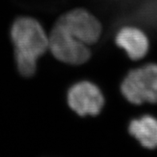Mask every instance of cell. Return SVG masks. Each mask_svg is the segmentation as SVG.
Segmentation results:
<instances>
[{
  "label": "cell",
  "mask_w": 157,
  "mask_h": 157,
  "mask_svg": "<svg viewBox=\"0 0 157 157\" xmlns=\"http://www.w3.org/2000/svg\"><path fill=\"white\" fill-rule=\"evenodd\" d=\"M48 39L50 52L61 62L71 65H80L91 57L88 45L74 37L59 23H56L48 35Z\"/></svg>",
  "instance_id": "3"
},
{
  "label": "cell",
  "mask_w": 157,
  "mask_h": 157,
  "mask_svg": "<svg viewBox=\"0 0 157 157\" xmlns=\"http://www.w3.org/2000/svg\"><path fill=\"white\" fill-rule=\"evenodd\" d=\"M67 103L78 116H97L104 106V97L96 85L81 81L69 89Z\"/></svg>",
  "instance_id": "5"
},
{
  "label": "cell",
  "mask_w": 157,
  "mask_h": 157,
  "mask_svg": "<svg viewBox=\"0 0 157 157\" xmlns=\"http://www.w3.org/2000/svg\"><path fill=\"white\" fill-rule=\"evenodd\" d=\"M116 44L126 52L132 60H140L147 56L150 42L142 30L133 27H124L116 36Z\"/></svg>",
  "instance_id": "6"
},
{
  "label": "cell",
  "mask_w": 157,
  "mask_h": 157,
  "mask_svg": "<svg viewBox=\"0 0 157 157\" xmlns=\"http://www.w3.org/2000/svg\"><path fill=\"white\" fill-rule=\"evenodd\" d=\"M121 92L133 104H157V63H151L131 71L121 84Z\"/></svg>",
  "instance_id": "2"
},
{
  "label": "cell",
  "mask_w": 157,
  "mask_h": 157,
  "mask_svg": "<svg viewBox=\"0 0 157 157\" xmlns=\"http://www.w3.org/2000/svg\"><path fill=\"white\" fill-rule=\"evenodd\" d=\"M128 131L145 148L157 149V118L145 115L131 121Z\"/></svg>",
  "instance_id": "7"
},
{
  "label": "cell",
  "mask_w": 157,
  "mask_h": 157,
  "mask_svg": "<svg viewBox=\"0 0 157 157\" xmlns=\"http://www.w3.org/2000/svg\"><path fill=\"white\" fill-rule=\"evenodd\" d=\"M57 23L87 45L95 44L102 33V26L99 20L83 9L71 10L60 17Z\"/></svg>",
  "instance_id": "4"
},
{
  "label": "cell",
  "mask_w": 157,
  "mask_h": 157,
  "mask_svg": "<svg viewBox=\"0 0 157 157\" xmlns=\"http://www.w3.org/2000/svg\"><path fill=\"white\" fill-rule=\"evenodd\" d=\"M10 39L19 74L25 77L32 76L39 58L49 49V39L44 28L33 18L20 17L11 26Z\"/></svg>",
  "instance_id": "1"
}]
</instances>
